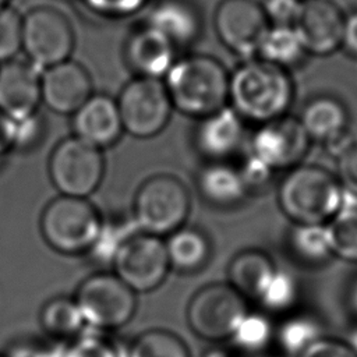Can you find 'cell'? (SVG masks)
Instances as JSON below:
<instances>
[{
    "mask_svg": "<svg viewBox=\"0 0 357 357\" xmlns=\"http://www.w3.org/2000/svg\"><path fill=\"white\" fill-rule=\"evenodd\" d=\"M311 141L339 149L346 144L350 123L349 110L343 102L333 96L319 95L305 103L298 117ZM337 149V151H339Z\"/></svg>",
    "mask_w": 357,
    "mask_h": 357,
    "instance_id": "cell-21",
    "label": "cell"
},
{
    "mask_svg": "<svg viewBox=\"0 0 357 357\" xmlns=\"http://www.w3.org/2000/svg\"><path fill=\"white\" fill-rule=\"evenodd\" d=\"M39 322L49 337L54 340L74 339L86 325L74 297H54L45 303Z\"/></svg>",
    "mask_w": 357,
    "mask_h": 357,
    "instance_id": "cell-27",
    "label": "cell"
},
{
    "mask_svg": "<svg viewBox=\"0 0 357 357\" xmlns=\"http://www.w3.org/2000/svg\"><path fill=\"white\" fill-rule=\"evenodd\" d=\"M343 197L335 173L318 165L287 170L278 187V205L294 225H325L340 209Z\"/></svg>",
    "mask_w": 357,
    "mask_h": 357,
    "instance_id": "cell-3",
    "label": "cell"
},
{
    "mask_svg": "<svg viewBox=\"0 0 357 357\" xmlns=\"http://www.w3.org/2000/svg\"><path fill=\"white\" fill-rule=\"evenodd\" d=\"M66 344L47 337L45 340H25L17 343L7 357H63Z\"/></svg>",
    "mask_w": 357,
    "mask_h": 357,
    "instance_id": "cell-41",
    "label": "cell"
},
{
    "mask_svg": "<svg viewBox=\"0 0 357 357\" xmlns=\"http://www.w3.org/2000/svg\"><path fill=\"white\" fill-rule=\"evenodd\" d=\"M71 127L75 137L99 149L117 142L124 131L116 99L105 93H93L71 116Z\"/></svg>",
    "mask_w": 357,
    "mask_h": 357,
    "instance_id": "cell-18",
    "label": "cell"
},
{
    "mask_svg": "<svg viewBox=\"0 0 357 357\" xmlns=\"http://www.w3.org/2000/svg\"><path fill=\"white\" fill-rule=\"evenodd\" d=\"M103 218L86 199L59 195L40 215V233L54 251L66 255L89 252L102 230Z\"/></svg>",
    "mask_w": 357,
    "mask_h": 357,
    "instance_id": "cell-4",
    "label": "cell"
},
{
    "mask_svg": "<svg viewBox=\"0 0 357 357\" xmlns=\"http://www.w3.org/2000/svg\"><path fill=\"white\" fill-rule=\"evenodd\" d=\"M112 265L114 273L135 293L158 289L172 269L165 240L142 231L123 243Z\"/></svg>",
    "mask_w": 357,
    "mask_h": 357,
    "instance_id": "cell-11",
    "label": "cell"
},
{
    "mask_svg": "<svg viewBox=\"0 0 357 357\" xmlns=\"http://www.w3.org/2000/svg\"><path fill=\"white\" fill-rule=\"evenodd\" d=\"M264 14L271 26H296L301 13L300 0H262Z\"/></svg>",
    "mask_w": 357,
    "mask_h": 357,
    "instance_id": "cell-37",
    "label": "cell"
},
{
    "mask_svg": "<svg viewBox=\"0 0 357 357\" xmlns=\"http://www.w3.org/2000/svg\"><path fill=\"white\" fill-rule=\"evenodd\" d=\"M144 22L165 35L176 49L191 46L202 32L201 13L191 0H158Z\"/></svg>",
    "mask_w": 357,
    "mask_h": 357,
    "instance_id": "cell-20",
    "label": "cell"
},
{
    "mask_svg": "<svg viewBox=\"0 0 357 357\" xmlns=\"http://www.w3.org/2000/svg\"><path fill=\"white\" fill-rule=\"evenodd\" d=\"M244 120L227 105L201 119L195 132L198 151L211 162H226L241 146Z\"/></svg>",
    "mask_w": 357,
    "mask_h": 357,
    "instance_id": "cell-19",
    "label": "cell"
},
{
    "mask_svg": "<svg viewBox=\"0 0 357 357\" xmlns=\"http://www.w3.org/2000/svg\"><path fill=\"white\" fill-rule=\"evenodd\" d=\"M126 357H191V353L176 333L166 329H149L130 343Z\"/></svg>",
    "mask_w": 357,
    "mask_h": 357,
    "instance_id": "cell-29",
    "label": "cell"
},
{
    "mask_svg": "<svg viewBox=\"0 0 357 357\" xmlns=\"http://www.w3.org/2000/svg\"><path fill=\"white\" fill-rule=\"evenodd\" d=\"M237 169L248 190V194L251 191L262 190L265 185H268L273 174V170L268 167L264 162H261L257 156H254L251 152L243 159L241 165Z\"/></svg>",
    "mask_w": 357,
    "mask_h": 357,
    "instance_id": "cell-40",
    "label": "cell"
},
{
    "mask_svg": "<svg viewBox=\"0 0 357 357\" xmlns=\"http://www.w3.org/2000/svg\"><path fill=\"white\" fill-rule=\"evenodd\" d=\"M95 15L105 18H123L135 14L149 0H81Z\"/></svg>",
    "mask_w": 357,
    "mask_h": 357,
    "instance_id": "cell-38",
    "label": "cell"
},
{
    "mask_svg": "<svg viewBox=\"0 0 357 357\" xmlns=\"http://www.w3.org/2000/svg\"><path fill=\"white\" fill-rule=\"evenodd\" d=\"M311 142L298 117L286 114L258 126L250 152L273 172L290 170L301 165Z\"/></svg>",
    "mask_w": 357,
    "mask_h": 357,
    "instance_id": "cell-13",
    "label": "cell"
},
{
    "mask_svg": "<svg viewBox=\"0 0 357 357\" xmlns=\"http://www.w3.org/2000/svg\"><path fill=\"white\" fill-rule=\"evenodd\" d=\"M8 3H10V0H0V10L4 8V7H7V6H10Z\"/></svg>",
    "mask_w": 357,
    "mask_h": 357,
    "instance_id": "cell-48",
    "label": "cell"
},
{
    "mask_svg": "<svg viewBox=\"0 0 357 357\" xmlns=\"http://www.w3.org/2000/svg\"><path fill=\"white\" fill-rule=\"evenodd\" d=\"M294 99L289 70L258 57L243 60L229 81V106L244 120L262 124L287 114Z\"/></svg>",
    "mask_w": 357,
    "mask_h": 357,
    "instance_id": "cell-1",
    "label": "cell"
},
{
    "mask_svg": "<svg viewBox=\"0 0 357 357\" xmlns=\"http://www.w3.org/2000/svg\"><path fill=\"white\" fill-rule=\"evenodd\" d=\"M39 70L29 60L11 59L0 63V112L22 121L38 114L42 103Z\"/></svg>",
    "mask_w": 357,
    "mask_h": 357,
    "instance_id": "cell-14",
    "label": "cell"
},
{
    "mask_svg": "<svg viewBox=\"0 0 357 357\" xmlns=\"http://www.w3.org/2000/svg\"><path fill=\"white\" fill-rule=\"evenodd\" d=\"M296 357H357L346 340L319 336L303 349Z\"/></svg>",
    "mask_w": 357,
    "mask_h": 357,
    "instance_id": "cell-39",
    "label": "cell"
},
{
    "mask_svg": "<svg viewBox=\"0 0 357 357\" xmlns=\"http://www.w3.org/2000/svg\"><path fill=\"white\" fill-rule=\"evenodd\" d=\"M307 54L308 53L296 26L269 25L259 45L257 57L289 70L300 64Z\"/></svg>",
    "mask_w": 357,
    "mask_h": 357,
    "instance_id": "cell-26",
    "label": "cell"
},
{
    "mask_svg": "<svg viewBox=\"0 0 357 357\" xmlns=\"http://www.w3.org/2000/svg\"><path fill=\"white\" fill-rule=\"evenodd\" d=\"M135 294L116 273L100 272L82 280L74 298L86 325L98 331H114L132 319Z\"/></svg>",
    "mask_w": 357,
    "mask_h": 357,
    "instance_id": "cell-6",
    "label": "cell"
},
{
    "mask_svg": "<svg viewBox=\"0 0 357 357\" xmlns=\"http://www.w3.org/2000/svg\"><path fill=\"white\" fill-rule=\"evenodd\" d=\"M297 296L296 280L289 273L276 271L258 301L271 312H284L294 305Z\"/></svg>",
    "mask_w": 357,
    "mask_h": 357,
    "instance_id": "cell-33",
    "label": "cell"
},
{
    "mask_svg": "<svg viewBox=\"0 0 357 357\" xmlns=\"http://www.w3.org/2000/svg\"><path fill=\"white\" fill-rule=\"evenodd\" d=\"M350 304H351V308L357 312V282L353 284V289L350 293Z\"/></svg>",
    "mask_w": 357,
    "mask_h": 357,
    "instance_id": "cell-46",
    "label": "cell"
},
{
    "mask_svg": "<svg viewBox=\"0 0 357 357\" xmlns=\"http://www.w3.org/2000/svg\"><path fill=\"white\" fill-rule=\"evenodd\" d=\"M176 50L165 35L142 22L127 35L123 56L135 77L162 79L176 60Z\"/></svg>",
    "mask_w": 357,
    "mask_h": 357,
    "instance_id": "cell-17",
    "label": "cell"
},
{
    "mask_svg": "<svg viewBox=\"0 0 357 357\" xmlns=\"http://www.w3.org/2000/svg\"><path fill=\"white\" fill-rule=\"evenodd\" d=\"M346 342H347L349 346L353 349V351L357 354V326L350 332V335H349V337H347Z\"/></svg>",
    "mask_w": 357,
    "mask_h": 357,
    "instance_id": "cell-45",
    "label": "cell"
},
{
    "mask_svg": "<svg viewBox=\"0 0 357 357\" xmlns=\"http://www.w3.org/2000/svg\"><path fill=\"white\" fill-rule=\"evenodd\" d=\"M35 114L22 121H17V148H28L39 141L43 131L42 117Z\"/></svg>",
    "mask_w": 357,
    "mask_h": 357,
    "instance_id": "cell-42",
    "label": "cell"
},
{
    "mask_svg": "<svg viewBox=\"0 0 357 357\" xmlns=\"http://www.w3.org/2000/svg\"><path fill=\"white\" fill-rule=\"evenodd\" d=\"M275 328L258 312H247L230 337L233 347L243 356L264 353L273 342Z\"/></svg>",
    "mask_w": 357,
    "mask_h": 357,
    "instance_id": "cell-30",
    "label": "cell"
},
{
    "mask_svg": "<svg viewBox=\"0 0 357 357\" xmlns=\"http://www.w3.org/2000/svg\"><path fill=\"white\" fill-rule=\"evenodd\" d=\"M248 312L245 297L229 283H212L199 289L187 307L191 331L208 342L231 337Z\"/></svg>",
    "mask_w": 357,
    "mask_h": 357,
    "instance_id": "cell-10",
    "label": "cell"
},
{
    "mask_svg": "<svg viewBox=\"0 0 357 357\" xmlns=\"http://www.w3.org/2000/svg\"><path fill=\"white\" fill-rule=\"evenodd\" d=\"M342 49L349 56L357 57V11L347 14L344 18Z\"/></svg>",
    "mask_w": 357,
    "mask_h": 357,
    "instance_id": "cell-44",
    "label": "cell"
},
{
    "mask_svg": "<svg viewBox=\"0 0 357 357\" xmlns=\"http://www.w3.org/2000/svg\"><path fill=\"white\" fill-rule=\"evenodd\" d=\"M0 357H1V356H0Z\"/></svg>",
    "mask_w": 357,
    "mask_h": 357,
    "instance_id": "cell-50",
    "label": "cell"
},
{
    "mask_svg": "<svg viewBox=\"0 0 357 357\" xmlns=\"http://www.w3.org/2000/svg\"><path fill=\"white\" fill-rule=\"evenodd\" d=\"M245 357H282V356H279V354H266L264 351V353H259V354H252V356H245Z\"/></svg>",
    "mask_w": 357,
    "mask_h": 357,
    "instance_id": "cell-47",
    "label": "cell"
},
{
    "mask_svg": "<svg viewBox=\"0 0 357 357\" xmlns=\"http://www.w3.org/2000/svg\"><path fill=\"white\" fill-rule=\"evenodd\" d=\"M230 73L220 60L204 53L176 59L165 75L173 109L204 119L229 105Z\"/></svg>",
    "mask_w": 357,
    "mask_h": 357,
    "instance_id": "cell-2",
    "label": "cell"
},
{
    "mask_svg": "<svg viewBox=\"0 0 357 357\" xmlns=\"http://www.w3.org/2000/svg\"><path fill=\"white\" fill-rule=\"evenodd\" d=\"M190 209L187 187L172 174H155L137 190L131 216L139 231L163 237L184 226Z\"/></svg>",
    "mask_w": 357,
    "mask_h": 357,
    "instance_id": "cell-5",
    "label": "cell"
},
{
    "mask_svg": "<svg viewBox=\"0 0 357 357\" xmlns=\"http://www.w3.org/2000/svg\"><path fill=\"white\" fill-rule=\"evenodd\" d=\"M42 103L57 114L73 116L92 95L93 84L88 70L68 59L42 70Z\"/></svg>",
    "mask_w": 357,
    "mask_h": 357,
    "instance_id": "cell-15",
    "label": "cell"
},
{
    "mask_svg": "<svg viewBox=\"0 0 357 357\" xmlns=\"http://www.w3.org/2000/svg\"><path fill=\"white\" fill-rule=\"evenodd\" d=\"M170 268L181 273L199 271L211 257V243L208 237L195 227L183 226L165 240Z\"/></svg>",
    "mask_w": 357,
    "mask_h": 357,
    "instance_id": "cell-24",
    "label": "cell"
},
{
    "mask_svg": "<svg viewBox=\"0 0 357 357\" xmlns=\"http://www.w3.org/2000/svg\"><path fill=\"white\" fill-rule=\"evenodd\" d=\"M276 271L273 261L264 251L255 248L244 250L231 259L227 271V283L243 297L258 300Z\"/></svg>",
    "mask_w": 357,
    "mask_h": 357,
    "instance_id": "cell-22",
    "label": "cell"
},
{
    "mask_svg": "<svg viewBox=\"0 0 357 357\" xmlns=\"http://www.w3.org/2000/svg\"><path fill=\"white\" fill-rule=\"evenodd\" d=\"M74 45L73 24L59 8L38 6L22 15V50L39 70L68 60Z\"/></svg>",
    "mask_w": 357,
    "mask_h": 357,
    "instance_id": "cell-9",
    "label": "cell"
},
{
    "mask_svg": "<svg viewBox=\"0 0 357 357\" xmlns=\"http://www.w3.org/2000/svg\"><path fill=\"white\" fill-rule=\"evenodd\" d=\"M17 148V121L0 112V159Z\"/></svg>",
    "mask_w": 357,
    "mask_h": 357,
    "instance_id": "cell-43",
    "label": "cell"
},
{
    "mask_svg": "<svg viewBox=\"0 0 357 357\" xmlns=\"http://www.w3.org/2000/svg\"><path fill=\"white\" fill-rule=\"evenodd\" d=\"M346 15L332 0H305L296 24L304 47L312 56H329L342 47Z\"/></svg>",
    "mask_w": 357,
    "mask_h": 357,
    "instance_id": "cell-16",
    "label": "cell"
},
{
    "mask_svg": "<svg viewBox=\"0 0 357 357\" xmlns=\"http://www.w3.org/2000/svg\"><path fill=\"white\" fill-rule=\"evenodd\" d=\"M343 190L357 197V142H346L336 153V172Z\"/></svg>",
    "mask_w": 357,
    "mask_h": 357,
    "instance_id": "cell-36",
    "label": "cell"
},
{
    "mask_svg": "<svg viewBox=\"0 0 357 357\" xmlns=\"http://www.w3.org/2000/svg\"><path fill=\"white\" fill-rule=\"evenodd\" d=\"M321 335L317 321L307 315H293L275 328L273 342L287 356H297Z\"/></svg>",
    "mask_w": 357,
    "mask_h": 357,
    "instance_id": "cell-31",
    "label": "cell"
},
{
    "mask_svg": "<svg viewBox=\"0 0 357 357\" xmlns=\"http://www.w3.org/2000/svg\"><path fill=\"white\" fill-rule=\"evenodd\" d=\"M22 50V15L7 6L0 10V63L15 59Z\"/></svg>",
    "mask_w": 357,
    "mask_h": 357,
    "instance_id": "cell-34",
    "label": "cell"
},
{
    "mask_svg": "<svg viewBox=\"0 0 357 357\" xmlns=\"http://www.w3.org/2000/svg\"><path fill=\"white\" fill-rule=\"evenodd\" d=\"M138 227L131 218L117 220H103L102 230L89 254L99 262L112 264L116 252L132 234L138 233Z\"/></svg>",
    "mask_w": 357,
    "mask_h": 357,
    "instance_id": "cell-32",
    "label": "cell"
},
{
    "mask_svg": "<svg viewBox=\"0 0 357 357\" xmlns=\"http://www.w3.org/2000/svg\"><path fill=\"white\" fill-rule=\"evenodd\" d=\"M213 28L220 43L243 61L257 57L269 22L257 0H220Z\"/></svg>",
    "mask_w": 357,
    "mask_h": 357,
    "instance_id": "cell-12",
    "label": "cell"
},
{
    "mask_svg": "<svg viewBox=\"0 0 357 357\" xmlns=\"http://www.w3.org/2000/svg\"><path fill=\"white\" fill-rule=\"evenodd\" d=\"M300 1H305V0H300Z\"/></svg>",
    "mask_w": 357,
    "mask_h": 357,
    "instance_id": "cell-49",
    "label": "cell"
},
{
    "mask_svg": "<svg viewBox=\"0 0 357 357\" xmlns=\"http://www.w3.org/2000/svg\"><path fill=\"white\" fill-rule=\"evenodd\" d=\"M197 181L202 198L215 206H234L248 195L238 169L227 162L208 163Z\"/></svg>",
    "mask_w": 357,
    "mask_h": 357,
    "instance_id": "cell-23",
    "label": "cell"
},
{
    "mask_svg": "<svg viewBox=\"0 0 357 357\" xmlns=\"http://www.w3.org/2000/svg\"><path fill=\"white\" fill-rule=\"evenodd\" d=\"M47 167L60 195L88 198L103 180L105 158L102 149L71 135L54 146Z\"/></svg>",
    "mask_w": 357,
    "mask_h": 357,
    "instance_id": "cell-7",
    "label": "cell"
},
{
    "mask_svg": "<svg viewBox=\"0 0 357 357\" xmlns=\"http://www.w3.org/2000/svg\"><path fill=\"white\" fill-rule=\"evenodd\" d=\"M333 257L357 264V197L344 191L340 209L325 223Z\"/></svg>",
    "mask_w": 357,
    "mask_h": 357,
    "instance_id": "cell-25",
    "label": "cell"
},
{
    "mask_svg": "<svg viewBox=\"0 0 357 357\" xmlns=\"http://www.w3.org/2000/svg\"><path fill=\"white\" fill-rule=\"evenodd\" d=\"M63 357H126V351L99 333H81L66 344Z\"/></svg>",
    "mask_w": 357,
    "mask_h": 357,
    "instance_id": "cell-35",
    "label": "cell"
},
{
    "mask_svg": "<svg viewBox=\"0 0 357 357\" xmlns=\"http://www.w3.org/2000/svg\"><path fill=\"white\" fill-rule=\"evenodd\" d=\"M287 241L296 258L307 264H321L332 255L325 225H294Z\"/></svg>",
    "mask_w": 357,
    "mask_h": 357,
    "instance_id": "cell-28",
    "label": "cell"
},
{
    "mask_svg": "<svg viewBox=\"0 0 357 357\" xmlns=\"http://www.w3.org/2000/svg\"><path fill=\"white\" fill-rule=\"evenodd\" d=\"M117 106L123 130L146 139L158 135L169 123L173 105L160 78L134 77L120 91Z\"/></svg>",
    "mask_w": 357,
    "mask_h": 357,
    "instance_id": "cell-8",
    "label": "cell"
}]
</instances>
